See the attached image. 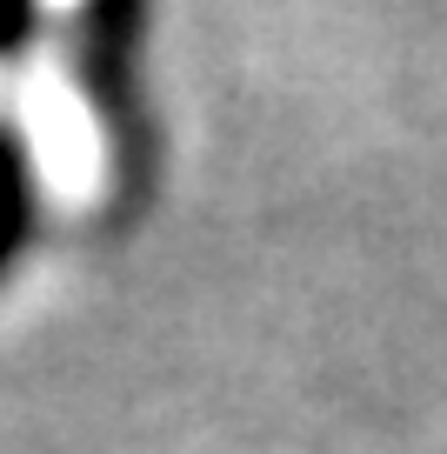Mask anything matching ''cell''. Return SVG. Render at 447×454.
Wrapping results in <instances>:
<instances>
[{
    "instance_id": "6da1fadb",
    "label": "cell",
    "mask_w": 447,
    "mask_h": 454,
    "mask_svg": "<svg viewBox=\"0 0 447 454\" xmlns=\"http://www.w3.org/2000/svg\"><path fill=\"white\" fill-rule=\"evenodd\" d=\"M140 41H147V14H140V7H87V14H81V67H87V94L100 100V128H107L114 168H127V174L147 168V94H140Z\"/></svg>"
},
{
    "instance_id": "7a4b0ae2",
    "label": "cell",
    "mask_w": 447,
    "mask_h": 454,
    "mask_svg": "<svg viewBox=\"0 0 447 454\" xmlns=\"http://www.w3.org/2000/svg\"><path fill=\"white\" fill-rule=\"evenodd\" d=\"M34 234H41V168H34V141L14 114H0V287L14 281L27 261Z\"/></svg>"
},
{
    "instance_id": "3957f363",
    "label": "cell",
    "mask_w": 447,
    "mask_h": 454,
    "mask_svg": "<svg viewBox=\"0 0 447 454\" xmlns=\"http://www.w3.org/2000/svg\"><path fill=\"white\" fill-rule=\"evenodd\" d=\"M34 34H41V14L27 0H0V60H20Z\"/></svg>"
}]
</instances>
